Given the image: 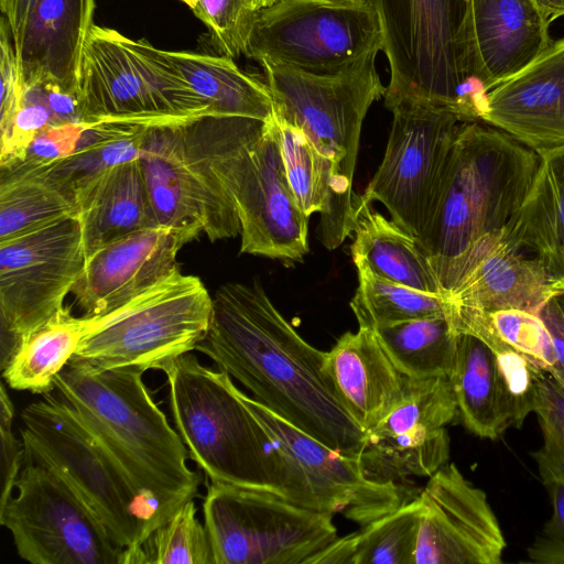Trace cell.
Here are the masks:
<instances>
[{"mask_svg":"<svg viewBox=\"0 0 564 564\" xmlns=\"http://www.w3.org/2000/svg\"><path fill=\"white\" fill-rule=\"evenodd\" d=\"M195 350L274 414L329 448L358 458L366 433L324 371L326 351L299 335L257 280L229 282L215 292L208 329Z\"/></svg>","mask_w":564,"mask_h":564,"instance_id":"1","label":"cell"},{"mask_svg":"<svg viewBox=\"0 0 564 564\" xmlns=\"http://www.w3.org/2000/svg\"><path fill=\"white\" fill-rule=\"evenodd\" d=\"M161 371L176 431L212 482L268 491L322 511L301 467L270 436L225 371L200 364L191 351Z\"/></svg>","mask_w":564,"mask_h":564,"instance_id":"2","label":"cell"},{"mask_svg":"<svg viewBox=\"0 0 564 564\" xmlns=\"http://www.w3.org/2000/svg\"><path fill=\"white\" fill-rule=\"evenodd\" d=\"M135 367L91 371L67 365L55 390L118 460L137 487L169 518L195 498L200 484L187 448Z\"/></svg>","mask_w":564,"mask_h":564,"instance_id":"3","label":"cell"},{"mask_svg":"<svg viewBox=\"0 0 564 564\" xmlns=\"http://www.w3.org/2000/svg\"><path fill=\"white\" fill-rule=\"evenodd\" d=\"M539 164L536 151L502 130L481 121L459 124L433 216L417 241L438 282L477 240L509 225Z\"/></svg>","mask_w":564,"mask_h":564,"instance_id":"4","label":"cell"},{"mask_svg":"<svg viewBox=\"0 0 564 564\" xmlns=\"http://www.w3.org/2000/svg\"><path fill=\"white\" fill-rule=\"evenodd\" d=\"M219 187L240 224V252L301 262L308 252V217L288 182L279 128L243 117L196 119Z\"/></svg>","mask_w":564,"mask_h":564,"instance_id":"5","label":"cell"},{"mask_svg":"<svg viewBox=\"0 0 564 564\" xmlns=\"http://www.w3.org/2000/svg\"><path fill=\"white\" fill-rule=\"evenodd\" d=\"M377 55L378 51L371 52L325 74L258 63L273 100V113L299 128L334 166L333 194L317 230L328 250L339 247L354 231L352 178L361 127L370 106L386 94L376 67Z\"/></svg>","mask_w":564,"mask_h":564,"instance_id":"6","label":"cell"},{"mask_svg":"<svg viewBox=\"0 0 564 564\" xmlns=\"http://www.w3.org/2000/svg\"><path fill=\"white\" fill-rule=\"evenodd\" d=\"M21 412L25 458L58 473L122 549L138 546L167 521L57 391Z\"/></svg>","mask_w":564,"mask_h":564,"instance_id":"7","label":"cell"},{"mask_svg":"<svg viewBox=\"0 0 564 564\" xmlns=\"http://www.w3.org/2000/svg\"><path fill=\"white\" fill-rule=\"evenodd\" d=\"M79 99L85 122L153 126L208 116L162 50L96 24L83 53Z\"/></svg>","mask_w":564,"mask_h":564,"instance_id":"8","label":"cell"},{"mask_svg":"<svg viewBox=\"0 0 564 564\" xmlns=\"http://www.w3.org/2000/svg\"><path fill=\"white\" fill-rule=\"evenodd\" d=\"M213 296L202 280L181 271L91 324L67 365L91 371L162 368L195 350L205 336Z\"/></svg>","mask_w":564,"mask_h":564,"instance_id":"9","label":"cell"},{"mask_svg":"<svg viewBox=\"0 0 564 564\" xmlns=\"http://www.w3.org/2000/svg\"><path fill=\"white\" fill-rule=\"evenodd\" d=\"M368 1L379 18L390 69L386 108L413 99L455 113L458 90L471 77L467 0Z\"/></svg>","mask_w":564,"mask_h":564,"instance_id":"10","label":"cell"},{"mask_svg":"<svg viewBox=\"0 0 564 564\" xmlns=\"http://www.w3.org/2000/svg\"><path fill=\"white\" fill-rule=\"evenodd\" d=\"M203 514L214 564H308L337 538L333 513L230 484L210 481Z\"/></svg>","mask_w":564,"mask_h":564,"instance_id":"11","label":"cell"},{"mask_svg":"<svg viewBox=\"0 0 564 564\" xmlns=\"http://www.w3.org/2000/svg\"><path fill=\"white\" fill-rule=\"evenodd\" d=\"M382 44L368 0H278L256 12L243 55L325 74L382 51Z\"/></svg>","mask_w":564,"mask_h":564,"instance_id":"12","label":"cell"},{"mask_svg":"<svg viewBox=\"0 0 564 564\" xmlns=\"http://www.w3.org/2000/svg\"><path fill=\"white\" fill-rule=\"evenodd\" d=\"M393 115L383 159L361 200L379 202L416 241L433 216L452 145L462 121L454 112L420 100L401 99Z\"/></svg>","mask_w":564,"mask_h":564,"instance_id":"13","label":"cell"},{"mask_svg":"<svg viewBox=\"0 0 564 564\" xmlns=\"http://www.w3.org/2000/svg\"><path fill=\"white\" fill-rule=\"evenodd\" d=\"M17 495L0 523L18 555L32 564H120L123 549L82 496L54 469L24 459Z\"/></svg>","mask_w":564,"mask_h":564,"instance_id":"14","label":"cell"},{"mask_svg":"<svg viewBox=\"0 0 564 564\" xmlns=\"http://www.w3.org/2000/svg\"><path fill=\"white\" fill-rule=\"evenodd\" d=\"M85 261L77 216L0 241L1 371L29 334L64 308Z\"/></svg>","mask_w":564,"mask_h":564,"instance_id":"15","label":"cell"},{"mask_svg":"<svg viewBox=\"0 0 564 564\" xmlns=\"http://www.w3.org/2000/svg\"><path fill=\"white\" fill-rule=\"evenodd\" d=\"M196 119L147 129L139 160L152 208L160 226L187 242L202 234L210 241L234 238L240 225L210 170Z\"/></svg>","mask_w":564,"mask_h":564,"instance_id":"16","label":"cell"},{"mask_svg":"<svg viewBox=\"0 0 564 564\" xmlns=\"http://www.w3.org/2000/svg\"><path fill=\"white\" fill-rule=\"evenodd\" d=\"M423 516L415 564H501L506 540L487 494L454 463L420 491Z\"/></svg>","mask_w":564,"mask_h":564,"instance_id":"17","label":"cell"},{"mask_svg":"<svg viewBox=\"0 0 564 564\" xmlns=\"http://www.w3.org/2000/svg\"><path fill=\"white\" fill-rule=\"evenodd\" d=\"M438 284L447 303L484 312L517 308L539 314L560 293L542 262L519 247L506 228L477 240Z\"/></svg>","mask_w":564,"mask_h":564,"instance_id":"18","label":"cell"},{"mask_svg":"<svg viewBox=\"0 0 564 564\" xmlns=\"http://www.w3.org/2000/svg\"><path fill=\"white\" fill-rule=\"evenodd\" d=\"M239 393L275 443L301 467L322 511L343 513L361 527L408 500L401 485L369 480L358 458L329 448L241 390Z\"/></svg>","mask_w":564,"mask_h":564,"instance_id":"19","label":"cell"},{"mask_svg":"<svg viewBox=\"0 0 564 564\" xmlns=\"http://www.w3.org/2000/svg\"><path fill=\"white\" fill-rule=\"evenodd\" d=\"M186 243L175 230L156 226L97 249L70 292L83 316H105L180 271L176 257Z\"/></svg>","mask_w":564,"mask_h":564,"instance_id":"20","label":"cell"},{"mask_svg":"<svg viewBox=\"0 0 564 564\" xmlns=\"http://www.w3.org/2000/svg\"><path fill=\"white\" fill-rule=\"evenodd\" d=\"M481 122L536 152L564 147V37L487 93Z\"/></svg>","mask_w":564,"mask_h":564,"instance_id":"21","label":"cell"},{"mask_svg":"<svg viewBox=\"0 0 564 564\" xmlns=\"http://www.w3.org/2000/svg\"><path fill=\"white\" fill-rule=\"evenodd\" d=\"M551 22L533 0H467L471 77L488 93L553 42Z\"/></svg>","mask_w":564,"mask_h":564,"instance_id":"22","label":"cell"},{"mask_svg":"<svg viewBox=\"0 0 564 564\" xmlns=\"http://www.w3.org/2000/svg\"><path fill=\"white\" fill-rule=\"evenodd\" d=\"M95 7V0L37 1L17 52L25 87L51 84L79 95L83 53Z\"/></svg>","mask_w":564,"mask_h":564,"instance_id":"23","label":"cell"},{"mask_svg":"<svg viewBox=\"0 0 564 564\" xmlns=\"http://www.w3.org/2000/svg\"><path fill=\"white\" fill-rule=\"evenodd\" d=\"M323 368L343 406L365 433L389 414L404 392L406 377L370 328L343 334L325 352Z\"/></svg>","mask_w":564,"mask_h":564,"instance_id":"24","label":"cell"},{"mask_svg":"<svg viewBox=\"0 0 564 564\" xmlns=\"http://www.w3.org/2000/svg\"><path fill=\"white\" fill-rule=\"evenodd\" d=\"M449 381L462 424L471 434L497 440L520 429L507 378L494 350L468 333L456 334V355Z\"/></svg>","mask_w":564,"mask_h":564,"instance_id":"25","label":"cell"},{"mask_svg":"<svg viewBox=\"0 0 564 564\" xmlns=\"http://www.w3.org/2000/svg\"><path fill=\"white\" fill-rule=\"evenodd\" d=\"M86 258L134 231L160 226L140 160L117 164L76 194Z\"/></svg>","mask_w":564,"mask_h":564,"instance_id":"26","label":"cell"},{"mask_svg":"<svg viewBox=\"0 0 564 564\" xmlns=\"http://www.w3.org/2000/svg\"><path fill=\"white\" fill-rule=\"evenodd\" d=\"M529 193L506 230L564 292V147L541 151Z\"/></svg>","mask_w":564,"mask_h":564,"instance_id":"27","label":"cell"},{"mask_svg":"<svg viewBox=\"0 0 564 564\" xmlns=\"http://www.w3.org/2000/svg\"><path fill=\"white\" fill-rule=\"evenodd\" d=\"M449 453L445 427L383 419L366 433L358 462L369 480L401 485L410 477H431L448 463Z\"/></svg>","mask_w":564,"mask_h":564,"instance_id":"28","label":"cell"},{"mask_svg":"<svg viewBox=\"0 0 564 564\" xmlns=\"http://www.w3.org/2000/svg\"><path fill=\"white\" fill-rule=\"evenodd\" d=\"M354 208L350 251L355 265L391 282L441 295L436 275L416 239L359 196L354 198Z\"/></svg>","mask_w":564,"mask_h":564,"instance_id":"29","label":"cell"},{"mask_svg":"<svg viewBox=\"0 0 564 564\" xmlns=\"http://www.w3.org/2000/svg\"><path fill=\"white\" fill-rule=\"evenodd\" d=\"M208 116L243 117L267 121L273 100L263 79L241 70L232 58L188 51H164Z\"/></svg>","mask_w":564,"mask_h":564,"instance_id":"30","label":"cell"},{"mask_svg":"<svg viewBox=\"0 0 564 564\" xmlns=\"http://www.w3.org/2000/svg\"><path fill=\"white\" fill-rule=\"evenodd\" d=\"M422 516L417 495L360 530L337 536L308 564H415Z\"/></svg>","mask_w":564,"mask_h":564,"instance_id":"31","label":"cell"},{"mask_svg":"<svg viewBox=\"0 0 564 564\" xmlns=\"http://www.w3.org/2000/svg\"><path fill=\"white\" fill-rule=\"evenodd\" d=\"M90 324L91 318L76 317L64 307L23 339L2 370L7 384L37 394L54 391L56 376L67 366Z\"/></svg>","mask_w":564,"mask_h":564,"instance_id":"32","label":"cell"},{"mask_svg":"<svg viewBox=\"0 0 564 564\" xmlns=\"http://www.w3.org/2000/svg\"><path fill=\"white\" fill-rule=\"evenodd\" d=\"M0 172V241L78 215L76 196L43 173Z\"/></svg>","mask_w":564,"mask_h":564,"instance_id":"33","label":"cell"},{"mask_svg":"<svg viewBox=\"0 0 564 564\" xmlns=\"http://www.w3.org/2000/svg\"><path fill=\"white\" fill-rule=\"evenodd\" d=\"M148 127L126 122H91L73 154L34 170L76 196L108 169L139 159Z\"/></svg>","mask_w":564,"mask_h":564,"instance_id":"34","label":"cell"},{"mask_svg":"<svg viewBox=\"0 0 564 564\" xmlns=\"http://www.w3.org/2000/svg\"><path fill=\"white\" fill-rule=\"evenodd\" d=\"M395 368L405 377H449L456 334L446 315L416 318L373 329Z\"/></svg>","mask_w":564,"mask_h":564,"instance_id":"35","label":"cell"},{"mask_svg":"<svg viewBox=\"0 0 564 564\" xmlns=\"http://www.w3.org/2000/svg\"><path fill=\"white\" fill-rule=\"evenodd\" d=\"M356 268L358 288L350 307L359 327L376 329L411 319L445 315L443 296L391 282L362 265Z\"/></svg>","mask_w":564,"mask_h":564,"instance_id":"36","label":"cell"},{"mask_svg":"<svg viewBox=\"0 0 564 564\" xmlns=\"http://www.w3.org/2000/svg\"><path fill=\"white\" fill-rule=\"evenodd\" d=\"M120 564H214L194 499L181 506L138 546L123 549Z\"/></svg>","mask_w":564,"mask_h":564,"instance_id":"37","label":"cell"},{"mask_svg":"<svg viewBox=\"0 0 564 564\" xmlns=\"http://www.w3.org/2000/svg\"><path fill=\"white\" fill-rule=\"evenodd\" d=\"M273 116L285 174L300 208L307 217L325 213L334 187L333 164L319 155L299 128Z\"/></svg>","mask_w":564,"mask_h":564,"instance_id":"38","label":"cell"},{"mask_svg":"<svg viewBox=\"0 0 564 564\" xmlns=\"http://www.w3.org/2000/svg\"><path fill=\"white\" fill-rule=\"evenodd\" d=\"M549 494L552 514L528 547L527 562L564 564V462L540 449L531 453Z\"/></svg>","mask_w":564,"mask_h":564,"instance_id":"39","label":"cell"},{"mask_svg":"<svg viewBox=\"0 0 564 564\" xmlns=\"http://www.w3.org/2000/svg\"><path fill=\"white\" fill-rule=\"evenodd\" d=\"M191 10L207 28L218 54L232 59L245 54L257 12L251 0H197Z\"/></svg>","mask_w":564,"mask_h":564,"instance_id":"40","label":"cell"},{"mask_svg":"<svg viewBox=\"0 0 564 564\" xmlns=\"http://www.w3.org/2000/svg\"><path fill=\"white\" fill-rule=\"evenodd\" d=\"M480 311V310H479ZM495 333L540 369L550 372L555 362L552 337L538 314L517 310L485 312Z\"/></svg>","mask_w":564,"mask_h":564,"instance_id":"41","label":"cell"},{"mask_svg":"<svg viewBox=\"0 0 564 564\" xmlns=\"http://www.w3.org/2000/svg\"><path fill=\"white\" fill-rule=\"evenodd\" d=\"M533 412L543 435L540 451L564 462V387L544 370L536 381Z\"/></svg>","mask_w":564,"mask_h":564,"instance_id":"42","label":"cell"},{"mask_svg":"<svg viewBox=\"0 0 564 564\" xmlns=\"http://www.w3.org/2000/svg\"><path fill=\"white\" fill-rule=\"evenodd\" d=\"M90 123L67 122L45 128L33 139L20 163L0 171L41 169L69 156L79 148Z\"/></svg>","mask_w":564,"mask_h":564,"instance_id":"43","label":"cell"},{"mask_svg":"<svg viewBox=\"0 0 564 564\" xmlns=\"http://www.w3.org/2000/svg\"><path fill=\"white\" fill-rule=\"evenodd\" d=\"M0 138L11 129L24 102L25 84L7 19L0 20Z\"/></svg>","mask_w":564,"mask_h":564,"instance_id":"44","label":"cell"},{"mask_svg":"<svg viewBox=\"0 0 564 564\" xmlns=\"http://www.w3.org/2000/svg\"><path fill=\"white\" fill-rule=\"evenodd\" d=\"M14 415L11 400L3 399L0 403L1 434V497L0 508L11 498L15 482L24 464L25 451L22 440L19 441L12 431Z\"/></svg>","mask_w":564,"mask_h":564,"instance_id":"45","label":"cell"},{"mask_svg":"<svg viewBox=\"0 0 564 564\" xmlns=\"http://www.w3.org/2000/svg\"><path fill=\"white\" fill-rule=\"evenodd\" d=\"M538 315L545 324L553 341L555 362L549 373L564 387V316L555 296L544 304Z\"/></svg>","mask_w":564,"mask_h":564,"instance_id":"46","label":"cell"},{"mask_svg":"<svg viewBox=\"0 0 564 564\" xmlns=\"http://www.w3.org/2000/svg\"><path fill=\"white\" fill-rule=\"evenodd\" d=\"M39 0H0L2 15L7 19L15 52L20 50L25 24Z\"/></svg>","mask_w":564,"mask_h":564,"instance_id":"47","label":"cell"},{"mask_svg":"<svg viewBox=\"0 0 564 564\" xmlns=\"http://www.w3.org/2000/svg\"><path fill=\"white\" fill-rule=\"evenodd\" d=\"M552 23L564 15V0H533Z\"/></svg>","mask_w":564,"mask_h":564,"instance_id":"48","label":"cell"},{"mask_svg":"<svg viewBox=\"0 0 564 564\" xmlns=\"http://www.w3.org/2000/svg\"><path fill=\"white\" fill-rule=\"evenodd\" d=\"M278 0H251V4L254 11L265 8Z\"/></svg>","mask_w":564,"mask_h":564,"instance_id":"49","label":"cell"},{"mask_svg":"<svg viewBox=\"0 0 564 564\" xmlns=\"http://www.w3.org/2000/svg\"><path fill=\"white\" fill-rule=\"evenodd\" d=\"M555 301L564 316V292H561L558 293L556 296H555Z\"/></svg>","mask_w":564,"mask_h":564,"instance_id":"50","label":"cell"},{"mask_svg":"<svg viewBox=\"0 0 564 564\" xmlns=\"http://www.w3.org/2000/svg\"><path fill=\"white\" fill-rule=\"evenodd\" d=\"M185 4H187L189 8H192L197 0H181Z\"/></svg>","mask_w":564,"mask_h":564,"instance_id":"51","label":"cell"}]
</instances>
